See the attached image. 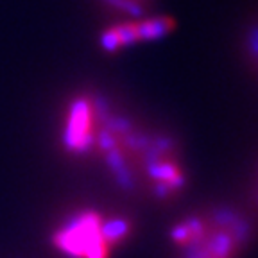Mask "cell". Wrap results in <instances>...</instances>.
Returning a JSON list of instances; mask_svg holds the SVG:
<instances>
[{"mask_svg":"<svg viewBox=\"0 0 258 258\" xmlns=\"http://www.w3.org/2000/svg\"><path fill=\"white\" fill-rule=\"evenodd\" d=\"M57 144L74 160L95 161L124 190L156 201H170L188 186L190 172L176 138L92 90L76 92L63 104Z\"/></svg>","mask_w":258,"mask_h":258,"instance_id":"1","label":"cell"},{"mask_svg":"<svg viewBox=\"0 0 258 258\" xmlns=\"http://www.w3.org/2000/svg\"><path fill=\"white\" fill-rule=\"evenodd\" d=\"M253 237L244 212L217 205L183 215L169 231L176 258H240Z\"/></svg>","mask_w":258,"mask_h":258,"instance_id":"2","label":"cell"},{"mask_svg":"<svg viewBox=\"0 0 258 258\" xmlns=\"http://www.w3.org/2000/svg\"><path fill=\"white\" fill-rule=\"evenodd\" d=\"M131 231L133 222L125 215L83 208L54 231L52 244L70 258H111L113 251L127 240Z\"/></svg>","mask_w":258,"mask_h":258,"instance_id":"3","label":"cell"},{"mask_svg":"<svg viewBox=\"0 0 258 258\" xmlns=\"http://www.w3.org/2000/svg\"><path fill=\"white\" fill-rule=\"evenodd\" d=\"M177 29L174 16L165 13H149L133 18H118L108 24L97 38V45L104 54H118L145 43H156L170 36Z\"/></svg>","mask_w":258,"mask_h":258,"instance_id":"4","label":"cell"},{"mask_svg":"<svg viewBox=\"0 0 258 258\" xmlns=\"http://www.w3.org/2000/svg\"><path fill=\"white\" fill-rule=\"evenodd\" d=\"M97 2L106 13L113 16V20L149 15L154 13V4H156V0H97Z\"/></svg>","mask_w":258,"mask_h":258,"instance_id":"5","label":"cell"},{"mask_svg":"<svg viewBox=\"0 0 258 258\" xmlns=\"http://www.w3.org/2000/svg\"><path fill=\"white\" fill-rule=\"evenodd\" d=\"M242 48H244V57L249 63V67L258 74V18L251 22L244 31Z\"/></svg>","mask_w":258,"mask_h":258,"instance_id":"6","label":"cell"},{"mask_svg":"<svg viewBox=\"0 0 258 258\" xmlns=\"http://www.w3.org/2000/svg\"><path fill=\"white\" fill-rule=\"evenodd\" d=\"M254 190H256V199H258V174H256V186H254Z\"/></svg>","mask_w":258,"mask_h":258,"instance_id":"7","label":"cell"}]
</instances>
